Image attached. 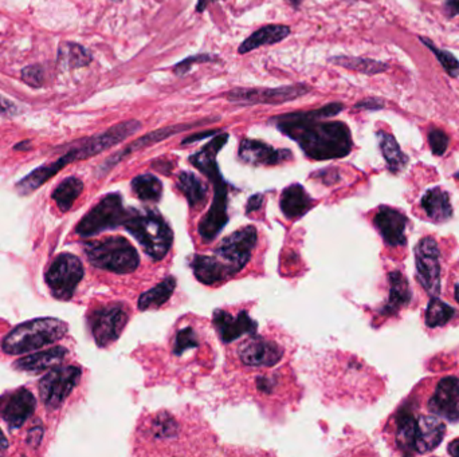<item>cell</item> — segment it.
<instances>
[{"label":"cell","mask_w":459,"mask_h":457,"mask_svg":"<svg viewBox=\"0 0 459 457\" xmlns=\"http://www.w3.org/2000/svg\"><path fill=\"white\" fill-rule=\"evenodd\" d=\"M454 296H456V300L459 303V283L456 286V290H454Z\"/></svg>","instance_id":"cell-54"},{"label":"cell","mask_w":459,"mask_h":457,"mask_svg":"<svg viewBox=\"0 0 459 457\" xmlns=\"http://www.w3.org/2000/svg\"><path fill=\"white\" fill-rule=\"evenodd\" d=\"M0 113L7 114V115H15L19 113V109L11 101H7L4 97L0 96Z\"/></svg>","instance_id":"cell-45"},{"label":"cell","mask_w":459,"mask_h":457,"mask_svg":"<svg viewBox=\"0 0 459 457\" xmlns=\"http://www.w3.org/2000/svg\"><path fill=\"white\" fill-rule=\"evenodd\" d=\"M85 252L93 266L120 275L134 272L140 265V256L135 247L121 236L87 242Z\"/></svg>","instance_id":"cell-6"},{"label":"cell","mask_w":459,"mask_h":457,"mask_svg":"<svg viewBox=\"0 0 459 457\" xmlns=\"http://www.w3.org/2000/svg\"><path fill=\"white\" fill-rule=\"evenodd\" d=\"M281 210L288 219H298L305 215L313 205V200L302 186L292 184L281 194Z\"/></svg>","instance_id":"cell-26"},{"label":"cell","mask_w":459,"mask_h":457,"mask_svg":"<svg viewBox=\"0 0 459 457\" xmlns=\"http://www.w3.org/2000/svg\"><path fill=\"white\" fill-rule=\"evenodd\" d=\"M445 12L450 19L459 15V0H445Z\"/></svg>","instance_id":"cell-47"},{"label":"cell","mask_w":459,"mask_h":457,"mask_svg":"<svg viewBox=\"0 0 459 457\" xmlns=\"http://www.w3.org/2000/svg\"><path fill=\"white\" fill-rule=\"evenodd\" d=\"M350 1H354V0H350Z\"/></svg>","instance_id":"cell-56"},{"label":"cell","mask_w":459,"mask_h":457,"mask_svg":"<svg viewBox=\"0 0 459 457\" xmlns=\"http://www.w3.org/2000/svg\"><path fill=\"white\" fill-rule=\"evenodd\" d=\"M312 91V86L306 83H295L279 87H251V89H234L222 94L227 101L241 105H281L292 102Z\"/></svg>","instance_id":"cell-9"},{"label":"cell","mask_w":459,"mask_h":457,"mask_svg":"<svg viewBox=\"0 0 459 457\" xmlns=\"http://www.w3.org/2000/svg\"><path fill=\"white\" fill-rule=\"evenodd\" d=\"M59 63L65 67L78 69L92 62V54L78 43H62L59 49Z\"/></svg>","instance_id":"cell-36"},{"label":"cell","mask_w":459,"mask_h":457,"mask_svg":"<svg viewBox=\"0 0 459 457\" xmlns=\"http://www.w3.org/2000/svg\"><path fill=\"white\" fill-rule=\"evenodd\" d=\"M449 142H450L449 135L442 129L431 128V131L429 132V144L435 156H443L449 148Z\"/></svg>","instance_id":"cell-41"},{"label":"cell","mask_w":459,"mask_h":457,"mask_svg":"<svg viewBox=\"0 0 459 457\" xmlns=\"http://www.w3.org/2000/svg\"><path fill=\"white\" fill-rule=\"evenodd\" d=\"M378 146L380 151L383 153V157L387 162L388 169L392 173H398L401 170L405 169L407 162H408V157L403 153V151L401 149L396 138L387 132L380 131L378 132Z\"/></svg>","instance_id":"cell-30"},{"label":"cell","mask_w":459,"mask_h":457,"mask_svg":"<svg viewBox=\"0 0 459 457\" xmlns=\"http://www.w3.org/2000/svg\"><path fill=\"white\" fill-rule=\"evenodd\" d=\"M227 140L228 133H217L199 152L189 156V162L206 175L214 187V201L211 208L199 224V235L206 243L213 242L228 221V186L224 181L216 162V156L227 144Z\"/></svg>","instance_id":"cell-2"},{"label":"cell","mask_w":459,"mask_h":457,"mask_svg":"<svg viewBox=\"0 0 459 457\" xmlns=\"http://www.w3.org/2000/svg\"><path fill=\"white\" fill-rule=\"evenodd\" d=\"M416 416L408 405L399 409L396 414V444L405 455H414Z\"/></svg>","instance_id":"cell-28"},{"label":"cell","mask_w":459,"mask_h":457,"mask_svg":"<svg viewBox=\"0 0 459 457\" xmlns=\"http://www.w3.org/2000/svg\"><path fill=\"white\" fill-rule=\"evenodd\" d=\"M67 331V324L56 318H39L17 326L3 341L1 349L17 355L42 349L59 341Z\"/></svg>","instance_id":"cell-5"},{"label":"cell","mask_w":459,"mask_h":457,"mask_svg":"<svg viewBox=\"0 0 459 457\" xmlns=\"http://www.w3.org/2000/svg\"><path fill=\"white\" fill-rule=\"evenodd\" d=\"M198 339L199 338H198L196 333L191 327H184V328L179 330L176 333V337H175V341H173V348H172L173 354L176 357H180L184 353H187L189 350L198 348V345H199Z\"/></svg>","instance_id":"cell-39"},{"label":"cell","mask_w":459,"mask_h":457,"mask_svg":"<svg viewBox=\"0 0 459 457\" xmlns=\"http://www.w3.org/2000/svg\"><path fill=\"white\" fill-rule=\"evenodd\" d=\"M239 159L254 166H274L293 160L289 149H275L261 140L244 138L238 149Z\"/></svg>","instance_id":"cell-16"},{"label":"cell","mask_w":459,"mask_h":457,"mask_svg":"<svg viewBox=\"0 0 459 457\" xmlns=\"http://www.w3.org/2000/svg\"><path fill=\"white\" fill-rule=\"evenodd\" d=\"M213 322L219 338L224 344H230L244 334H253L257 328V322L246 311L233 315L224 310H216Z\"/></svg>","instance_id":"cell-20"},{"label":"cell","mask_w":459,"mask_h":457,"mask_svg":"<svg viewBox=\"0 0 459 457\" xmlns=\"http://www.w3.org/2000/svg\"><path fill=\"white\" fill-rule=\"evenodd\" d=\"M140 129H141L140 121L129 120V121H124V122H120L109 128L108 131H105L104 133L81 140V142H78L73 149H70L56 161L39 166L38 169L31 172L21 181V186L28 193L34 192L42 184H45L49 179L55 176L67 164L77 161V160H85L96 155H100L101 152H105L110 148L118 145L120 142L125 141L128 137L135 135L136 132Z\"/></svg>","instance_id":"cell-3"},{"label":"cell","mask_w":459,"mask_h":457,"mask_svg":"<svg viewBox=\"0 0 459 457\" xmlns=\"http://www.w3.org/2000/svg\"><path fill=\"white\" fill-rule=\"evenodd\" d=\"M153 260H162L173 243V232L160 214L152 210H129L122 224Z\"/></svg>","instance_id":"cell-4"},{"label":"cell","mask_w":459,"mask_h":457,"mask_svg":"<svg viewBox=\"0 0 459 457\" xmlns=\"http://www.w3.org/2000/svg\"><path fill=\"white\" fill-rule=\"evenodd\" d=\"M176 287V279L169 276L164 279L162 283H159L156 287L151 289L149 291L144 293L138 299V309L141 311L149 310V309H159L162 306L175 291Z\"/></svg>","instance_id":"cell-32"},{"label":"cell","mask_w":459,"mask_h":457,"mask_svg":"<svg viewBox=\"0 0 459 457\" xmlns=\"http://www.w3.org/2000/svg\"><path fill=\"white\" fill-rule=\"evenodd\" d=\"M128 211L124 210L120 193H109L94 208L82 217L76 232L83 236H94L104 231L117 228L125 221Z\"/></svg>","instance_id":"cell-8"},{"label":"cell","mask_w":459,"mask_h":457,"mask_svg":"<svg viewBox=\"0 0 459 457\" xmlns=\"http://www.w3.org/2000/svg\"><path fill=\"white\" fill-rule=\"evenodd\" d=\"M238 354L241 361L247 366L270 368L279 362L284 350L270 339L255 335L244 341L238 349Z\"/></svg>","instance_id":"cell-17"},{"label":"cell","mask_w":459,"mask_h":457,"mask_svg":"<svg viewBox=\"0 0 459 457\" xmlns=\"http://www.w3.org/2000/svg\"><path fill=\"white\" fill-rule=\"evenodd\" d=\"M447 452H449L451 456L459 457V438H456L454 441H451V443L449 444Z\"/></svg>","instance_id":"cell-49"},{"label":"cell","mask_w":459,"mask_h":457,"mask_svg":"<svg viewBox=\"0 0 459 457\" xmlns=\"http://www.w3.org/2000/svg\"><path fill=\"white\" fill-rule=\"evenodd\" d=\"M191 269L196 279L203 285L213 286L226 279L224 272L214 256L209 255H195L191 262Z\"/></svg>","instance_id":"cell-29"},{"label":"cell","mask_w":459,"mask_h":457,"mask_svg":"<svg viewBox=\"0 0 459 457\" xmlns=\"http://www.w3.org/2000/svg\"><path fill=\"white\" fill-rule=\"evenodd\" d=\"M35 410V399L28 389H18L0 401V417L12 430L21 428Z\"/></svg>","instance_id":"cell-18"},{"label":"cell","mask_w":459,"mask_h":457,"mask_svg":"<svg viewBox=\"0 0 459 457\" xmlns=\"http://www.w3.org/2000/svg\"><path fill=\"white\" fill-rule=\"evenodd\" d=\"M179 430H180L179 423L169 413L158 414L149 427L151 436L158 441L175 440L179 434Z\"/></svg>","instance_id":"cell-37"},{"label":"cell","mask_w":459,"mask_h":457,"mask_svg":"<svg viewBox=\"0 0 459 457\" xmlns=\"http://www.w3.org/2000/svg\"><path fill=\"white\" fill-rule=\"evenodd\" d=\"M67 355V350L61 346H56L53 349L39 351L36 354H31L28 357H25L19 359L15 364V368L25 370V372H32V373H39L50 368H56L59 366L63 359Z\"/></svg>","instance_id":"cell-25"},{"label":"cell","mask_w":459,"mask_h":457,"mask_svg":"<svg viewBox=\"0 0 459 457\" xmlns=\"http://www.w3.org/2000/svg\"><path fill=\"white\" fill-rule=\"evenodd\" d=\"M22 80L32 87H41L43 85V69L39 65L28 66L22 70Z\"/></svg>","instance_id":"cell-42"},{"label":"cell","mask_w":459,"mask_h":457,"mask_svg":"<svg viewBox=\"0 0 459 457\" xmlns=\"http://www.w3.org/2000/svg\"><path fill=\"white\" fill-rule=\"evenodd\" d=\"M290 34V27L285 25H268L255 32H253L248 38H246L241 46L238 47V54L244 55L253 50H257L262 46L275 45Z\"/></svg>","instance_id":"cell-23"},{"label":"cell","mask_w":459,"mask_h":457,"mask_svg":"<svg viewBox=\"0 0 459 457\" xmlns=\"http://www.w3.org/2000/svg\"><path fill=\"white\" fill-rule=\"evenodd\" d=\"M388 285H389L388 299L385 304L378 310V313L384 317H391L398 314L399 310L408 306L412 299L409 283L401 271H392L388 274Z\"/></svg>","instance_id":"cell-22"},{"label":"cell","mask_w":459,"mask_h":457,"mask_svg":"<svg viewBox=\"0 0 459 457\" xmlns=\"http://www.w3.org/2000/svg\"><path fill=\"white\" fill-rule=\"evenodd\" d=\"M214 120H203V121H198V122H193V124H178V125H171V126H165V128H162V129H158V131H153L148 135H142L140 138H137L136 141H134L132 144H129L127 148H124L122 151L117 152L116 155L110 156L109 159H107L104 164L100 166V170L103 173H107L109 172L111 168H114L118 162L122 161L124 159H127L128 156H131L134 152H137L142 148H147V146H151V145H155L160 141H164L172 135H178V133H182L187 129H193L196 126H200V125H204L207 122H211Z\"/></svg>","instance_id":"cell-14"},{"label":"cell","mask_w":459,"mask_h":457,"mask_svg":"<svg viewBox=\"0 0 459 457\" xmlns=\"http://www.w3.org/2000/svg\"><path fill=\"white\" fill-rule=\"evenodd\" d=\"M262 203H264V196L259 194V193L255 194V196H253V197H250L248 201H247V207H246L247 214L258 211L262 207Z\"/></svg>","instance_id":"cell-48"},{"label":"cell","mask_w":459,"mask_h":457,"mask_svg":"<svg viewBox=\"0 0 459 457\" xmlns=\"http://www.w3.org/2000/svg\"><path fill=\"white\" fill-rule=\"evenodd\" d=\"M385 107V102L380 98H365L354 105L356 110H381Z\"/></svg>","instance_id":"cell-43"},{"label":"cell","mask_w":459,"mask_h":457,"mask_svg":"<svg viewBox=\"0 0 459 457\" xmlns=\"http://www.w3.org/2000/svg\"><path fill=\"white\" fill-rule=\"evenodd\" d=\"M82 189L83 183L77 177H67L66 180H63L53 192V199L58 208L62 212H67L81 194Z\"/></svg>","instance_id":"cell-34"},{"label":"cell","mask_w":459,"mask_h":457,"mask_svg":"<svg viewBox=\"0 0 459 457\" xmlns=\"http://www.w3.org/2000/svg\"><path fill=\"white\" fill-rule=\"evenodd\" d=\"M420 207L434 223H445L453 216L450 196L442 188L429 189L422 197Z\"/></svg>","instance_id":"cell-24"},{"label":"cell","mask_w":459,"mask_h":457,"mask_svg":"<svg viewBox=\"0 0 459 457\" xmlns=\"http://www.w3.org/2000/svg\"><path fill=\"white\" fill-rule=\"evenodd\" d=\"M83 278L81 260L72 254H61L55 258L46 274V282L52 294L61 300L70 299Z\"/></svg>","instance_id":"cell-10"},{"label":"cell","mask_w":459,"mask_h":457,"mask_svg":"<svg viewBox=\"0 0 459 457\" xmlns=\"http://www.w3.org/2000/svg\"><path fill=\"white\" fill-rule=\"evenodd\" d=\"M416 280L430 296L440 294V251L431 236L420 239L415 248Z\"/></svg>","instance_id":"cell-11"},{"label":"cell","mask_w":459,"mask_h":457,"mask_svg":"<svg viewBox=\"0 0 459 457\" xmlns=\"http://www.w3.org/2000/svg\"><path fill=\"white\" fill-rule=\"evenodd\" d=\"M430 412L447 420L456 423L459 420V378L449 376L442 378L435 392L429 400Z\"/></svg>","instance_id":"cell-15"},{"label":"cell","mask_w":459,"mask_h":457,"mask_svg":"<svg viewBox=\"0 0 459 457\" xmlns=\"http://www.w3.org/2000/svg\"><path fill=\"white\" fill-rule=\"evenodd\" d=\"M340 102H332L309 111H295L270 118L282 135L296 141L306 157L317 161L343 159L353 148L350 128L341 121H326L344 110Z\"/></svg>","instance_id":"cell-1"},{"label":"cell","mask_w":459,"mask_h":457,"mask_svg":"<svg viewBox=\"0 0 459 457\" xmlns=\"http://www.w3.org/2000/svg\"><path fill=\"white\" fill-rule=\"evenodd\" d=\"M30 148H31V142L28 140H25V141L19 142L14 146V149H17V151H28Z\"/></svg>","instance_id":"cell-51"},{"label":"cell","mask_w":459,"mask_h":457,"mask_svg":"<svg viewBox=\"0 0 459 457\" xmlns=\"http://www.w3.org/2000/svg\"><path fill=\"white\" fill-rule=\"evenodd\" d=\"M257 242V230L251 225L233 232L222 241L213 256L223 269L226 279L241 272L246 267L251 259Z\"/></svg>","instance_id":"cell-7"},{"label":"cell","mask_w":459,"mask_h":457,"mask_svg":"<svg viewBox=\"0 0 459 457\" xmlns=\"http://www.w3.org/2000/svg\"><path fill=\"white\" fill-rule=\"evenodd\" d=\"M456 179H457V180H459V172H457V173H456Z\"/></svg>","instance_id":"cell-55"},{"label":"cell","mask_w":459,"mask_h":457,"mask_svg":"<svg viewBox=\"0 0 459 457\" xmlns=\"http://www.w3.org/2000/svg\"><path fill=\"white\" fill-rule=\"evenodd\" d=\"M132 190L141 201L158 203L162 199V181L153 175H140L132 180Z\"/></svg>","instance_id":"cell-33"},{"label":"cell","mask_w":459,"mask_h":457,"mask_svg":"<svg viewBox=\"0 0 459 457\" xmlns=\"http://www.w3.org/2000/svg\"><path fill=\"white\" fill-rule=\"evenodd\" d=\"M81 369L76 366H56L39 382L41 399L47 408H58L78 385Z\"/></svg>","instance_id":"cell-12"},{"label":"cell","mask_w":459,"mask_h":457,"mask_svg":"<svg viewBox=\"0 0 459 457\" xmlns=\"http://www.w3.org/2000/svg\"><path fill=\"white\" fill-rule=\"evenodd\" d=\"M178 189L186 196L192 210H200L209 197L207 184L192 172H180L178 176Z\"/></svg>","instance_id":"cell-27"},{"label":"cell","mask_w":459,"mask_h":457,"mask_svg":"<svg viewBox=\"0 0 459 457\" xmlns=\"http://www.w3.org/2000/svg\"><path fill=\"white\" fill-rule=\"evenodd\" d=\"M89 323L96 344L100 348H107L121 335L128 323V314L120 304L104 306L92 313Z\"/></svg>","instance_id":"cell-13"},{"label":"cell","mask_w":459,"mask_h":457,"mask_svg":"<svg viewBox=\"0 0 459 457\" xmlns=\"http://www.w3.org/2000/svg\"><path fill=\"white\" fill-rule=\"evenodd\" d=\"M457 315L454 307L439 299L438 296H431L427 309H426V324L430 328L442 327L450 322Z\"/></svg>","instance_id":"cell-35"},{"label":"cell","mask_w":459,"mask_h":457,"mask_svg":"<svg viewBox=\"0 0 459 457\" xmlns=\"http://www.w3.org/2000/svg\"><path fill=\"white\" fill-rule=\"evenodd\" d=\"M7 447H8V441H7V438L4 437L3 432L0 430V451H6Z\"/></svg>","instance_id":"cell-52"},{"label":"cell","mask_w":459,"mask_h":457,"mask_svg":"<svg viewBox=\"0 0 459 457\" xmlns=\"http://www.w3.org/2000/svg\"><path fill=\"white\" fill-rule=\"evenodd\" d=\"M330 63L345 67L350 70H354L367 76H375L384 73L388 70V65L384 62H378L375 59H368V58H361V56H348V55H339V56H332L328 59Z\"/></svg>","instance_id":"cell-31"},{"label":"cell","mask_w":459,"mask_h":457,"mask_svg":"<svg viewBox=\"0 0 459 457\" xmlns=\"http://www.w3.org/2000/svg\"><path fill=\"white\" fill-rule=\"evenodd\" d=\"M446 425L434 416H418L415 430V454H427L436 449L443 441Z\"/></svg>","instance_id":"cell-21"},{"label":"cell","mask_w":459,"mask_h":457,"mask_svg":"<svg viewBox=\"0 0 459 457\" xmlns=\"http://www.w3.org/2000/svg\"><path fill=\"white\" fill-rule=\"evenodd\" d=\"M220 60L219 56H216L214 54H196L189 56V58H186L183 59L182 62L176 63L173 66V73L178 76V77H183L186 76L187 73L191 71L192 66L195 63H210V62H217Z\"/></svg>","instance_id":"cell-40"},{"label":"cell","mask_w":459,"mask_h":457,"mask_svg":"<svg viewBox=\"0 0 459 457\" xmlns=\"http://www.w3.org/2000/svg\"><path fill=\"white\" fill-rule=\"evenodd\" d=\"M292 7H295V8H298L299 7V4L302 3V0H286Z\"/></svg>","instance_id":"cell-53"},{"label":"cell","mask_w":459,"mask_h":457,"mask_svg":"<svg viewBox=\"0 0 459 457\" xmlns=\"http://www.w3.org/2000/svg\"><path fill=\"white\" fill-rule=\"evenodd\" d=\"M420 42L425 43V46L427 49H430L432 53L435 54V58L438 59V62H440L443 70L451 77V78H457L459 77V60L451 54L450 52H446V50H442L439 47H436L434 45L431 39L429 38H425V36H419Z\"/></svg>","instance_id":"cell-38"},{"label":"cell","mask_w":459,"mask_h":457,"mask_svg":"<svg viewBox=\"0 0 459 457\" xmlns=\"http://www.w3.org/2000/svg\"><path fill=\"white\" fill-rule=\"evenodd\" d=\"M213 1H217V0H198V4H196V12H203L207 5Z\"/></svg>","instance_id":"cell-50"},{"label":"cell","mask_w":459,"mask_h":457,"mask_svg":"<svg viewBox=\"0 0 459 457\" xmlns=\"http://www.w3.org/2000/svg\"><path fill=\"white\" fill-rule=\"evenodd\" d=\"M275 379L273 377H259L257 379V388L264 393H271L275 386Z\"/></svg>","instance_id":"cell-44"},{"label":"cell","mask_w":459,"mask_h":457,"mask_svg":"<svg viewBox=\"0 0 459 457\" xmlns=\"http://www.w3.org/2000/svg\"><path fill=\"white\" fill-rule=\"evenodd\" d=\"M217 133H220V132L216 131V129H213V131H204V132H202V133H193V135H189L187 138H184V140L182 141V145L193 144V142H196V141H199V140H203V138H206V137H211V135H216Z\"/></svg>","instance_id":"cell-46"},{"label":"cell","mask_w":459,"mask_h":457,"mask_svg":"<svg viewBox=\"0 0 459 457\" xmlns=\"http://www.w3.org/2000/svg\"><path fill=\"white\" fill-rule=\"evenodd\" d=\"M374 224L378 228L383 241L391 247H402L407 243L405 228L408 219L399 210L391 207H380L374 217Z\"/></svg>","instance_id":"cell-19"}]
</instances>
